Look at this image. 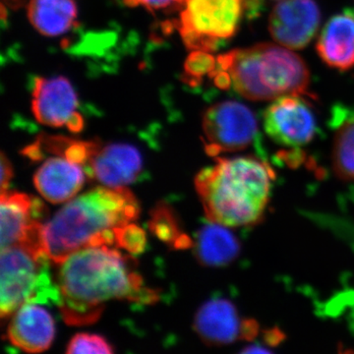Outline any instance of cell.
<instances>
[{"mask_svg":"<svg viewBox=\"0 0 354 354\" xmlns=\"http://www.w3.org/2000/svg\"><path fill=\"white\" fill-rule=\"evenodd\" d=\"M50 258L44 251L25 246L2 249L0 258V315L12 316L26 304H59L57 279L50 272Z\"/></svg>","mask_w":354,"mask_h":354,"instance_id":"obj_5","label":"cell"},{"mask_svg":"<svg viewBox=\"0 0 354 354\" xmlns=\"http://www.w3.org/2000/svg\"><path fill=\"white\" fill-rule=\"evenodd\" d=\"M57 265L58 308L69 325L95 323L111 300L142 304L158 300L157 291L144 286L131 256L111 246L86 247Z\"/></svg>","mask_w":354,"mask_h":354,"instance_id":"obj_1","label":"cell"},{"mask_svg":"<svg viewBox=\"0 0 354 354\" xmlns=\"http://www.w3.org/2000/svg\"><path fill=\"white\" fill-rule=\"evenodd\" d=\"M243 12V0H185L179 31L190 48L213 50L234 36Z\"/></svg>","mask_w":354,"mask_h":354,"instance_id":"obj_6","label":"cell"},{"mask_svg":"<svg viewBox=\"0 0 354 354\" xmlns=\"http://www.w3.org/2000/svg\"><path fill=\"white\" fill-rule=\"evenodd\" d=\"M333 167L337 176L354 181V116L342 123L335 134Z\"/></svg>","mask_w":354,"mask_h":354,"instance_id":"obj_20","label":"cell"},{"mask_svg":"<svg viewBox=\"0 0 354 354\" xmlns=\"http://www.w3.org/2000/svg\"><path fill=\"white\" fill-rule=\"evenodd\" d=\"M194 329L205 344L221 346L237 341H252L260 328L255 321L242 318L230 300L216 298L198 310Z\"/></svg>","mask_w":354,"mask_h":354,"instance_id":"obj_11","label":"cell"},{"mask_svg":"<svg viewBox=\"0 0 354 354\" xmlns=\"http://www.w3.org/2000/svg\"><path fill=\"white\" fill-rule=\"evenodd\" d=\"M139 203L125 187H97L70 200L44 223V249L55 264L91 246L114 245L116 228L137 220Z\"/></svg>","mask_w":354,"mask_h":354,"instance_id":"obj_2","label":"cell"},{"mask_svg":"<svg viewBox=\"0 0 354 354\" xmlns=\"http://www.w3.org/2000/svg\"><path fill=\"white\" fill-rule=\"evenodd\" d=\"M185 0H127L128 6H142L150 10H160L171 7L177 2H183Z\"/></svg>","mask_w":354,"mask_h":354,"instance_id":"obj_24","label":"cell"},{"mask_svg":"<svg viewBox=\"0 0 354 354\" xmlns=\"http://www.w3.org/2000/svg\"><path fill=\"white\" fill-rule=\"evenodd\" d=\"M205 149L212 157L244 150L258 133L251 109L237 102H223L207 109L203 118Z\"/></svg>","mask_w":354,"mask_h":354,"instance_id":"obj_7","label":"cell"},{"mask_svg":"<svg viewBox=\"0 0 354 354\" xmlns=\"http://www.w3.org/2000/svg\"><path fill=\"white\" fill-rule=\"evenodd\" d=\"M82 165L57 156L48 158L34 176L37 190L50 203L62 204L73 199L85 183Z\"/></svg>","mask_w":354,"mask_h":354,"instance_id":"obj_15","label":"cell"},{"mask_svg":"<svg viewBox=\"0 0 354 354\" xmlns=\"http://www.w3.org/2000/svg\"><path fill=\"white\" fill-rule=\"evenodd\" d=\"M143 169V158L136 147L127 143H97L85 172L111 188H121L134 183Z\"/></svg>","mask_w":354,"mask_h":354,"instance_id":"obj_13","label":"cell"},{"mask_svg":"<svg viewBox=\"0 0 354 354\" xmlns=\"http://www.w3.org/2000/svg\"><path fill=\"white\" fill-rule=\"evenodd\" d=\"M218 64L230 74L235 91L250 101L309 95L308 67L290 48L258 44L221 55Z\"/></svg>","mask_w":354,"mask_h":354,"instance_id":"obj_4","label":"cell"},{"mask_svg":"<svg viewBox=\"0 0 354 354\" xmlns=\"http://www.w3.org/2000/svg\"><path fill=\"white\" fill-rule=\"evenodd\" d=\"M274 180L272 167L259 158H218L197 174L195 185L211 223L241 227L262 220Z\"/></svg>","mask_w":354,"mask_h":354,"instance_id":"obj_3","label":"cell"},{"mask_svg":"<svg viewBox=\"0 0 354 354\" xmlns=\"http://www.w3.org/2000/svg\"><path fill=\"white\" fill-rule=\"evenodd\" d=\"M195 255L207 267H223L239 255V244L227 227L212 223L198 232L193 241Z\"/></svg>","mask_w":354,"mask_h":354,"instance_id":"obj_17","label":"cell"},{"mask_svg":"<svg viewBox=\"0 0 354 354\" xmlns=\"http://www.w3.org/2000/svg\"><path fill=\"white\" fill-rule=\"evenodd\" d=\"M113 346L104 337L95 334H77L70 339L66 353H113Z\"/></svg>","mask_w":354,"mask_h":354,"instance_id":"obj_22","label":"cell"},{"mask_svg":"<svg viewBox=\"0 0 354 354\" xmlns=\"http://www.w3.org/2000/svg\"><path fill=\"white\" fill-rule=\"evenodd\" d=\"M0 197L1 250L21 245L46 252L43 221L46 208L41 200L25 193L9 191Z\"/></svg>","mask_w":354,"mask_h":354,"instance_id":"obj_8","label":"cell"},{"mask_svg":"<svg viewBox=\"0 0 354 354\" xmlns=\"http://www.w3.org/2000/svg\"><path fill=\"white\" fill-rule=\"evenodd\" d=\"M74 0H31L28 17L37 31L48 37H58L69 31L77 18Z\"/></svg>","mask_w":354,"mask_h":354,"instance_id":"obj_18","label":"cell"},{"mask_svg":"<svg viewBox=\"0 0 354 354\" xmlns=\"http://www.w3.org/2000/svg\"><path fill=\"white\" fill-rule=\"evenodd\" d=\"M316 50L321 59L332 68L346 71L354 67V11L330 18L323 28Z\"/></svg>","mask_w":354,"mask_h":354,"instance_id":"obj_16","label":"cell"},{"mask_svg":"<svg viewBox=\"0 0 354 354\" xmlns=\"http://www.w3.org/2000/svg\"><path fill=\"white\" fill-rule=\"evenodd\" d=\"M321 12L315 0H279L269 19L272 39L290 50H302L315 37Z\"/></svg>","mask_w":354,"mask_h":354,"instance_id":"obj_12","label":"cell"},{"mask_svg":"<svg viewBox=\"0 0 354 354\" xmlns=\"http://www.w3.org/2000/svg\"><path fill=\"white\" fill-rule=\"evenodd\" d=\"M0 167H1V179H0V191H1V195L6 193L7 188H8L9 183H10L11 178L13 176L12 165L9 162L8 158L4 155V153H1V158H0Z\"/></svg>","mask_w":354,"mask_h":354,"instance_id":"obj_25","label":"cell"},{"mask_svg":"<svg viewBox=\"0 0 354 354\" xmlns=\"http://www.w3.org/2000/svg\"><path fill=\"white\" fill-rule=\"evenodd\" d=\"M55 320L38 304H26L16 310L9 322L7 335L16 348L26 353L46 351L55 339Z\"/></svg>","mask_w":354,"mask_h":354,"instance_id":"obj_14","label":"cell"},{"mask_svg":"<svg viewBox=\"0 0 354 354\" xmlns=\"http://www.w3.org/2000/svg\"><path fill=\"white\" fill-rule=\"evenodd\" d=\"M149 227L158 239L174 249H186L193 246L187 234H183L180 225L171 207L160 204L151 213Z\"/></svg>","mask_w":354,"mask_h":354,"instance_id":"obj_19","label":"cell"},{"mask_svg":"<svg viewBox=\"0 0 354 354\" xmlns=\"http://www.w3.org/2000/svg\"><path fill=\"white\" fill-rule=\"evenodd\" d=\"M78 104L75 90L68 79L53 77L35 81L32 111L41 124L67 127L71 132H80L84 127V120L77 111Z\"/></svg>","mask_w":354,"mask_h":354,"instance_id":"obj_10","label":"cell"},{"mask_svg":"<svg viewBox=\"0 0 354 354\" xmlns=\"http://www.w3.org/2000/svg\"><path fill=\"white\" fill-rule=\"evenodd\" d=\"M265 131L279 145L297 149L315 137L317 123L313 109L297 95H283L264 113Z\"/></svg>","mask_w":354,"mask_h":354,"instance_id":"obj_9","label":"cell"},{"mask_svg":"<svg viewBox=\"0 0 354 354\" xmlns=\"http://www.w3.org/2000/svg\"><path fill=\"white\" fill-rule=\"evenodd\" d=\"M147 235L144 230L134 223H128L116 228L114 246L129 254H140L145 250Z\"/></svg>","mask_w":354,"mask_h":354,"instance_id":"obj_21","label":"cell"},{"mask_svg":"<svg viewBox=\"0 0 354 354\" xmlns=\"http://www.w3.org/2000/svg\"><path fill=\"white\" fill-rule=\"evenodd\" d=\"M216 62L214 57L204 50L197 51L188 58L186 69L194 76H202L206 73H213Z\"/></svg>","mask_w":354,"mask_h":354,"instance_id":"obj_23","label":"cell"}]
</instances>
